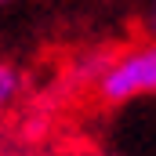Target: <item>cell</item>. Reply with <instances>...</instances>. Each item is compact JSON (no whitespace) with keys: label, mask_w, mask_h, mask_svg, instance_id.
I'll return each instance as SVG.
<instances>
[{"label":"cell","mask_w":156,"mask_h":156,"mask_svg":"<svg viewBox=\"0 0 156 156\" xmlns=\"http://www.w3.org/2000/svg\"><path fill=\"white\" fill-rule=\"evenodd\" d=\"M94 94L105 105H131L142 98H156V40L145 37L120 51H109L94 80Z\"/></svg>","instance_id":"6da1fadb"},{"label":"cell","mask_w":156,"mask_h":156,"mask_svg":"<svg viewBox=\"0 0 156 156\" xmlns=\"http://www.w3.org/2000/svg\"><path fill=\"white\" fill-rule=\"evenodd\" d=\"M18 98H22V73H18V66L0 51V113H7Z\"/></svg>","instance_id":"7a4b0ae2"},{"label":"cell","mask_w":156,"mask_h":156,"mask_svg":"<svg viewBox=\"0 0 156 156\" xmlns=\"http://www.w3.org/2000/svg\"><path fill=\"white\" fill-rule=\"evenodd\" d=\"M105 58H109V51H98V47H94V51H83V55H76V58H73V76L94 87V80H98V73H102Z\"/></svg>","instance_id":"3957f363"},{"label":"cell","mask_w":156,"mask_h":156,"mask_svg":"<svg viewBox=\"0 0 156 156\" xmlns=\"http://www.w3.org/2000/svg\"><path fill=\"white\" fill-rule=\"evenodd\" d=\"M145 37L156 40V0H149V7H145Z\"/></svg>","instance_id":"277c9868"},{"label":"cell","mask_w":156,"mask_h":156,"mask_svg":"<svg viewBox=\"0 0 156 156\" xmlns=\"http://www.w3.org/2000/svg\"><path fill=\"white\" fill-rule=\"evenodd\" d=\"M7 4H11V0H0V7H7Z\"/></svg>","instance_id":"5b68a950"}]
</instances>
